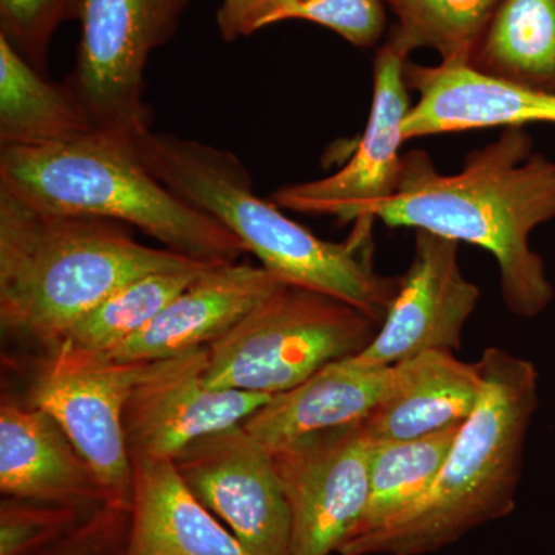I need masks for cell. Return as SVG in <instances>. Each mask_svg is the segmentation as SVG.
Listing matches in <instances>:
<instances>
[{
    "label": "cell",
    "mask_w": 555,
    "mask_h": 555,
    "mask_svg": "<svg viewBox=\"0 0 555 555\" xmlns=\"http://www.w3.org/2000/svg\"><path fill=\"white\" fill-rule=\"evenodd\" d=\"M364 217L485 248L514 315L535 318L553 302V283L529 236L555 219V163L535 152L525 127H509L470 152L454 175L440 173L426 152L412 150L393 195L369 204L357 219Z\"/></svg>",
    "instance_id": "cell-1"
},
{
    "label": "cell",
    "mask_w": 555,
    "mask_h": 555,
    "mask_svg": "<svg viewBox=\"0 0 555 555\" xmlns=\"http://www.w3.org/2000/svg\"><path fill=\"white\" fill-rule=\"evenodd\" d=\"M134 144L167 189L221 222L281 283L343 299L382 326L400 276L379 275L374 268L377 219H357L343 243L324 241L272 201L259 198L243 160L230 150L152 130Z\"/></svg>",
    "instance_id": "cell-2"
},
{
    "label": "cell",
    "mask_w": 555,
    "mask_h": 555,
    "mask_svg": "<svg viewBox=\"0 0 555 555\" xmlns=\"http://www.w3.org/2000/svg\"><path fill=\"white\" fill-rule=\"evenodd\" d=\"M201 259L138 243L109 219L42 210L0 189V326L53 356L69 327L120 287Z\"/></svg>",
    "instance_id": "cell-3"
},
{
    "label": "cell",
    "mask_w": 555,
    "mask_h": 555,
    "mask_svg": "<svg viewBox=\"0 0 555 555\" xmlns=\"http://www.w3.org/2000/svg\"><path fill=\"white\" fill-rule=\"evenodd\" d=\"M477 363V406L429 491L390 524L346 540L337 554H433L516 509L526 441L539 411V371L495 346L486 347Z\"/></svg>",
    "instance_id": "cell-4"
},
{
    "label": "cell",
    "mask_w": 555,
    "mask_h": 555,
    "mask_svg": "<svg viewBox=\"0 0 555 555\" xmlns=\"http://www.w3.org/2000/svg\"><path fill=\"white\" fill-rule=\"evenodd\" d=\"M0 189L54 214L133 225L201 261L247 254L221 222L175 195L147 169L134 139L93 131L47 147H0Z\"/></svg>",
    "instance_id": "cell-5"
},
{
    "label": "cell",
    "mask_w": 555,
    "mask_h": 555,
    "mask_svg": "<svg viewBox=\"0 0 555 555\" xmlns=\"http://www.w3.org/2000/svg\"><path fill=\"white\" fill-rule=\"evenodd\" d=\"M378 331L374 318L343 299L284 284L208 346L204 379L210 389L278 396L363 352Z\"/></svg>",
    "instance_id": "cell-6"
},
{
    "label": "cell",
    "mask_w": 555,
    "mask_h": 555,
    "mask_svg": "<svg viewBox=\"0 0 555 555\" xmlns=\"http://www.w3.org/2000/svg\"><path fill=\"white\" fill-rule=\"evenodd\" d=\"M189 0H80L78 57L65 86L105 133L150 131L144 101L150 54L173 38Z\"/></svg>",
    "instance_id": "cell-7"
},
{
    "label": "cell",
    "mask_w": 555,
    "mask_h": 555,
    "mask_svg": "<svg viewBox=\"0 0 555 555\" xmlns=\"http://www.w3.org/2000/svg\"><path fill=\"white\" fill-rule=\"evenodd\" d=\"M363 422L269 449L292 518V555H331L367 506L371 455Z\"/></svg>",
    "instance_id": "cell-8"
},
{
    "label": "cell",
    "mask_w": 555,
    "mask_h": 555,
    "mask_svg": "<svg viewBox=\"0 0 555 555\" xmlns=\"http://www.w3.org/2000/svg\"><path fill=\"white\" fill-rule=\"evenodd\" d=\"M163 361L115 364L51 358L33 382L28 403L60 423L100 477L108 503L131 506L134 469L124 436V409Z\"/></svg>",
    "instance_id": "cell-9"
},
{
    "label": "cell",
    "mask_w": 555,
    "mask_h": 555,
    "mask_svg": "<svg viewBox=\"0 0 555 555\" xmlns=\"http://www.w3.org/2000/svg\"><path fill=\"white\" fill-rule=\"evenodd\" d=\"M173 465L248 554L292 555L291 511L272 455L243 426L193 441Z\"/></svg>",
    "instance_id": "cell-10"
},
{
    "label": "cell",
    "mask_w": 555,
    "mask_h": 555,
    "mask_svg": "<svg viewBox=\"0 0 555 555\" xmlns=\"http://www.w3.org/2000/svg\"><path fill=\"white\" fill-rule=\"evenodd\" d=\"M208 346L163 364L131 393L124 409V436L131 463L173 462L193 441L243 425L272 400L268 393L210 389Z\"/></svg>",
    "instance_id": "cell-11"
},
{
    "label": "cell",
    "mask_w": 555,
    "mask_h": 555,
    "mask_svg": "<svg viewBox=\"0 0 555 555\" xmlns=\"http://www.w3.org/2000/svg\"><path fill=\"white\" fill-rule=\"evenodd\" d=\"M406 62V54L392 43L378 50L371 115L352 158L331 177L278 189L272 203L295 214L324 215L347 224L356 222L369 204L393 195L403 167V124L412 107L404 78Z\"/></svg>",
    "instance_id": "cell-12"
},
{
    "label": "cell",
    "mask_w": 555,
    "mask_h": 555,
    "mask_svg": "<svg viewBox=\"0 0 555 555\" xmlns=\"http://www.w3.org/2000/svg\"><path fill=\"white\" fill-rule=\"evenodd\" d=\"M459 241L415 230L414 255L377 337L353 357L387 367L427 350L462 349L463 331L481 292L459 264Z\"/></svg>",
    "instance_id": "cell-13"
},
{
    "label": "cell",
    "mask_w": 555,
    "mask_h": 555,
    "mask_svg": "<svg viewBox=\"0 0 555 555\" xmlns=\"http://www.w3.org/2000/svg\"><path fill=\"white\" fill-rule=\"evenodd\" d=\"M281 286L284 284L261 266L225 262L204 273L122 345L100 357L60 360L130 364L184 356L228 334Z\"/></svg>",
    "instance_id": "cell-14"
},
{
    "label": "cell",
    "mask_w": 555,
    "mask_h": 555,
    "mask_svg": "<svg viewBox=\"0 0 555 555\" xmlns=\"http://www.w3.org/2000/svg\"><path fill=\"white\" fill-rule=\"evenodd\" d=\"M404 78L418 100L409 109L403 137L555 124V93L494 78L469 62L416 65L406 62Z\"/></svg>",
    "instance_id": "cell-15"
},
{
    "label": "cell",
    "mask_w": 555,
    "mask_h": 555,
    "mask_svg": "<svg viewBox=\"0 0 555 555\" xmlns=\"http://www.w3.org/2000/svg\"><path fill=\"white\" fill-rule=\"evenodd\" d=\"M2 496L93 511L108 503L100 477L60 423L35 404L0 408Z\"/></svg>",
    "instance_id": "cell-16"
},
{
    "label": "cell",
    "mask_w": 555,
    "mask_h": 555,
    "mask_svg": "<svg viewBox=\"0 0 555 555\" xmlns=\"http://www.w3.org/2000/svg\"><path fill=\"white\" fill-rule=\"evenodd\" d=\"M400 366L375 367L356 358L334 361L244 420V429L268 449L295 438L363 422L396 389Z\"/></svg>",
    "instance_id": "cell-17"
},
{
    "label": "cell",
    "mask_w": 555,
    "mask_h": 555,
    "mask_svg": "<svg viewBox=\"0 0 555 555\" xmlns=\"http://www.w3.org/2000/svg\"><path fill=\"white\" fill-rule=\"evenodd\" d=\"M398 366L396 389L363 420L372 443L433 436L473 415L481 390L478 363H465L452 350H427Z\"/></svg>",
    "instance_id": "cell-18"
},
{
    "label": "cell",
    "mask_w": 555,
    "mask_h": 555,
    "mask_svg": "<svg viewBox=\"0 0 555 555\" xmlns=\"http://www.w3.org/2000/svg\"><path fill=\"white\" fill-rule=\"evenodd\" d=\"M124 555H250L192 494L173 462H133Z\"/></svg>",
    "instance_id": "cell-19"
},
{
    "label": "cell",
    "mask_w": 555,
    "mask_h": 555,
    "mask_svg": "<svg viewBox=\"0 0 555 555\" xmlns=\"http://www.w3.org/2000/svg\"><path fill=\"white\" fill-rule=\"evenodd\" d=\"M93 131L73 91L50 82L0 35V147H47Z\"/></svg>",
    "instance_id": "cell-20"
},
{
    "label": "cell",
    "mask_w": 555,
    "mask_h": 555,
    "mask_svg": "<svg viewBox=\"0 0 555 555\" xmlns=\"http://www.w3.org/2000/svg\"><path fill=\"white\" fill-rule=\"evenodd\" d=\"M221 264L225 262L203 261L131 281L80 317L49 358H94L107 353L144 331L178 295Z\"/></svg>",
    "instance_id": "cell-21"
},
{
    "label": "cell",
    "mask_w": 555,
    "mask_h": 555,
    "mask_svg": "<svg viewBox=\"0 0 555 555\" xmlns=\"http://www.w3.org/2000/svg\"><path fill=\"white\" fill-rule=\"evenodd\" d=\"M469 64L485 75L555 93V0H503Z\"/></svg>",
    "instance_id": "cell-22"
},
{
    "label": "cell",
    "mask_w": 555,
    "mask_h": 555,
    "mask_svg": "<svg viewBox=\"0 0 555 555\" xmlns=\"http://www.w3.org/2000/svg\"><path fill=\"white\" fill-rule=\"evenodd\" d=\"M460 429L462 426H455L414 440L374 443L367 506L349 539L382 528L414 506L436 481Z\"/></svg>",
    "instance_id": "cell-23"
},
{
    "label": "cell",
    "mask_w": 555,
    "mask_h": 555,
    "mask_svg": "<svg viewBox=\"0 0 555 555\" xmlns=\"http://www.w3.org/2000/svg\"><path fill=\"white\" fill-rule=\"evenodd\" d=\"M503 0H385L397 25L387 42L401 53L437 51L441 62H469Z\"/></svg>",
    "instance_id": "cell-24"
},
{
    "label": "cell",
    "mask_w": 555,
    "mask_h": 555,
    "mask_svg": "<svg viewBox=\"0 0 555 555\" xmlns=\"http://www.w3.org/2000/svg\"><path fill=\"white\" fill-rule=\"evenodd\" d=\"M308 21L369 49L386 30L385 0H270L258 14L254 33L284 21Z\"/></svg>",
    "instance_id": "cell-25"
},
{
    "label": "cell",
    "mask_w": 555,
    "mask_h": 555,
    "mask_svg": "<svg viewBox=\"0 0 555 555\" xmlns=\"http://www.w3.org/2000/svg\"><path fill=\"white\" fill-rule=\"evenodd\" d=\"M90 513L78 506L2 496L0 555H38Z\"/></svg>",
    "instance_id": "cell-26"
},
{
    "label": "cell",
    "mask_w": 555,
    "mask_h": 555,
    "mask_svg": "<svg viewBox=\"0 0 555 555\" xmlns=\"http://www.w3.org/2000/svg\"><path fill=\"white\" fill-rule=\"evenodd\" d=\"M80 0H0V35L46 75L54 33L78 17Z\"/></svg>",
    "instance_id": "cell-27"
},
{
    "label": "cell",
    "mask_w": 555,
    "mask_h": 555,
    "mask_svg": "<svg viewBox=\"0 0 555 555\" xmlns=\"http://www.w3.org/2000/svg\"><path fill=\"white\" fill-rule=\"evenodd\" d=\"M130 507L105 503L38 555H124Z\"/></svg>",
    "instance_id": "cell-28"
},
{
    "label": "cell",
    "mask_w": 555,
    "mask_h": 555,
    "mask_svg": "<svg viewBox=\"0 0 555 555\" xmlns=\"http://www.w3.org/2000/svg\"><path fill=\"white\" fill-rule=\"evenodd\" d=\"M270 0H222L217 14V24L222 39L232 42L254 35L258 14Z\"/></svg>",
    "instance_id": "cell-29"
},
{
    "label": "cell",
    "mask_w": 555,
    "mask_h": 555,
    "mask_svg": "<svg viewBox=\"0 0 555 555\" xmlns=\"http://www.w3.org/2000/svg\"><path fill=\"white\" fill-rule=\"evenodd\" d=\"M554 465H555V441H554ZM554 496H555V488H554ZM553 537H554V545H555V499H554Z\"/></svg>",
    "instance_id": "cell-30"
}]
</instances>
